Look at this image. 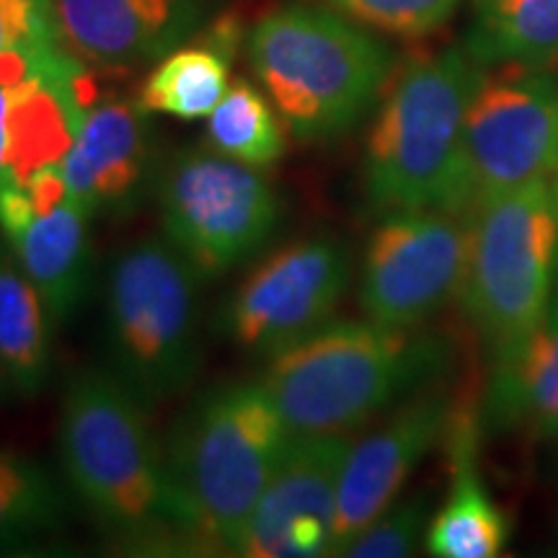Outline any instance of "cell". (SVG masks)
I'll return each instance as SVG.
<instances>
[{
	"mask_svg": "<svg viewBox=\"0 0 558 558\" xmlns=\"http://www.w3.org/2000/svg\"><path fill=\"white\" fill-rule=\"evenodd\" d=\"M60 460L70 492L114 538L158 548L192 543L148 407L111 369L70 380Z\"/></svg>",
	"mask_w": 558,
	"mask_h": 558,
	"instance_id": "obj_1",
	"label": "cell"
},
{
	"mask_svg": "<svg viewBox=\"0 0 558 558\" xmlns=\"http://www.w3.org/2000/svg\"><path fill=\"white\" fill-rule=\"evenodd\" d=\"M452 344L424 329L329 320L269 357L262 383L292 435L349 432L442 383Z\"/></svg>",
	"mask_w": 558,
	"mask_h": 558,
	"instance_id": "obj_2",
	"label": "cell"
},
{
	"mask_svg": "<svg viewBox=\"0 0 558 558\" xmlns=\"http://www.w3.org/2000/svg\"><path fill=\"white\" fill-rule=\"evenodd\" d=\"M486 75L469 47L411 60L388 86L365 143L362 184L383 215H469L465 117Z\"/></svg>",
	"mask_w": 558,
	"mask_h": 558,
	"instance_id": "obj_3",
	"label": "cell"
},
{
	"mask_svg": "<svg viewBox=\"0 0 558 558\" xmlns=\"http://www.w3.org/2000/svg\"><path fill=\"white\" fill-rule=\"evenodd\" d=\"M292 432L264 383L209 390L179 422L166 463L192 546L239 556Z\"/></svg>",
	"mask_w": 558,
	"mask_h": 558,
	"instance_id": "obj_4",
	"label": "cell"
},
{
	"mask_svg": "<svg viewBox=\"0 0 558 558\" xmlns=\"http://www.w3.org/2000/svg\"><path fill=\"white\" fill-rule=\"evenodd\" d=\"M248 62L298 143H331L357 128L390 73L388 47L326 9L288 3L259 19Z\"/></svg>",
	"mask_w": 558,
	"mask_h": 558,
	"instance_id": "obj_5",
	"label": "cell"
},
{
	"mask_svg": "<svg viewBox=\"0 0 558 558\" xmlns=\"http://www.w3.org/2000/svg\"><path fill=\"white\" fill-rule=\"evenodd\" d=\"M558 199L550 181L520 186L469 213L460 305L492 373L512 367L550 311Z\"/></svg>",
	"mask_w": 558,
	"mask_h": 558,
	"instance_id": "obj_6",
	"label": "cell"
},
{
	"mask_svg": "<svg viewBox=\"0 0 558 558\" xmlns=\"http://www.w3.org/2000/svg\"><path fill=\"white\" fill-rule=\"evenodd\" d=\"M199 275L158 235L114 256L104 288V331L111 373L145 407L190 386L199 367Z\"/></svg>",
	"mask_w": 558,
	"mask_h": 558,
	"instance_id": "obj_7",
	"label": "cell"
},
{
	"mask_svg": "<svg viewBox=\"0 0 558 558\" xmlns=\"http://www.w3.org/2000/svg\"><path fill=\"white\" fill-rule=\"evenodd\" d=\"M156 194L163 233L199 277H220L275 239L282 202L262 169L218 150L184 148L166 160Z\"/></svg>",
	"mask_w": 558,
	"mask_h": 558,
	"instance_id": "obj_8",
	"label": "cell"
},
{
	"mask_svg": "<svg viewBox=\"0 0 558 558\" xmlns=\"http://www.w3.org/2000/svg\"><path fill=\"white\" fill-rule=\"evenodd\" d=\"M558 173V78L505 65L484 75L465 117L469 213L481 202Z\"/></svg>",
	"mask_w": 558,
	"mask_h": 558,
	"instance_id": "obj_9",
	"label": "cell"
},
{
	"mask_svg": "<svg viewBox=\"0 0 558 558\" xmlns=\"http://www.w3.org/2000/svg\"><path fill=\"white\" fill-rule=\"evenodd\" d=\"M469 215L445 209L390 213L369 235L360 308L388 329H422L463 284Z\"/></svg>",
	"mask_w": 558,
	"mask_h": 558,
	"instance_id": "obj_10",
	"label": "cell"
},
{
	"mask_svg": "<svg viewBox=\"0 0 558 558\" xmlns=\"http://www.w3.org/2000/svg\"><path fill=\"white\" fill-rule=\"evenodd\" d=\"M352 277V259L331 235L292 241L267 256L228 300L226 329L241 349L275 354L326 326Z\"/></svg>",
	"mask_w": 558,
	"mask_h": 558,
	"instance_id": "obj_11",
	"label": "cell"
},
{
	"mask_svg": "<svg viewBox=\"0 0 558 558\" xmlns=\"http://www.w3.org/2000/svg\"><path fill=\"white\" fill-rule=\"evenodd\" d=\"M352 448L347 432L292 435L251 514L239 556L316 558L333 554L339 478Z\"/></svg>",
	"mask_w": 558,
	"mask_h": 558,
	"instance_id": "obj_12",
	"label": "cell"
},
{
	"mask_svg": "<svg viewBox=\"0 0 558 558\" xmlns=\"http://www.w3.org/2000/svg\"><path fill=\"white\" fill-rule=\"evenodd\" d=\"M456 399L442 383L401 401L380 427L352 442L339 478L333 554L393 505L427 452L448 437Z\"/></svg>",
	"mask_w": 558,
	"mask_h": 558,
	"instance_id": "obj_13",
	"label": "cell"
},
{
	"mask_svg": "<svg viewBox=\"0 0 558 558\" xmlns=\"http://www.w3.org/2000/svg\"><path fill=\"white\" fill-rule=\"evenodd\" d=\"M140 101H96L62 158L68 194L94 218H128L156 190V137Z\"/></svg>",
	"mask_w": 558,
	"mask_h": 558,
	"instance_id": "obj_14",
	"label": "cell"
},
{
	"mask_svg": "<svg viewBox=\"0 0 558 558\" xmlns=\"http://www.w3.org/2000/svg\"><path fill=\"white\" fill-rule=\"evenodd\" d=\"M62 45L94 68L124 70L179 50L213 0H52Z\"/></svg>",
	"mask_w": 558,
	"mask_h": 558,
	"instance_id": "obj_15",
	"label": "cell"
},
{
	"mask_svg": "<svg viewBox=\"0 0 558 558\" xmlns=\"http://www.w3.org/2000/svg\"><path fill=\"white\" fill-rule=\"evenodd\" d=\"M90 220L94 215L68 194L60 205L34 215L29 226L9 241L45 300L52 324H68L88 298L94 271Z\"/></svg>",
	"mask_w": 558,
	"mask_h": 558,
	"instance_id": "obj_16",
	"label": "cell"
},
{
	"mask_svg": "<svg viewBox=\"0 0 558 558\" xmlns=\"http://www.w3.org/2000/svg\"><path fill=\"white\" fill-rule=\"evenodd\" d=\"M452 484L445 505L429 520L427 550L437 558H497L507 548L509 520L476 469V418L456 409L448 429Z\"/></svg>",
	"mask_w": 558,
	"mask_h": 558,
	"instance_id": "obj_17",
	"label": "cell"
},
{
	"mask_svg": "<svg viewBox=\"0 0 558 558\" xmlns=\"http://www.w3.org/2000/svg\"><path fill=\"white\" fill-rule=\"evenodd\" d=\"M52 318L39 290L0 235V373L11 390L37 396L52 369Z\"/></svg>",
	"mask_w": 558,
	"mask_h": 558,
	"instance_id": "obj_18",
	"label": "cell"
},
{
	"mask_svg": "<svg viewBox=\"0 0 558 558\" xmlns=\"http://www.w3.org/2000/svg\"><path fill=\"white\" fill-rule=\"evenodd\" d=\"M484 422L492 429L527 427L541 437H558V303L520 360L492 373Z\"/></svg>",
	"mask_w": 558,
	"mask_h": 558,
	"instance_id": "obj_19",
	"label": "cell"
},
{
	"mask_svg": "<svg viewBox=\"0 0 558 558\" xmlns=\"http://www.w3.org/2000/svg\"><path fill=\"white\" fill-rule=\"evenodd\" d=\"M235 39L222 24L205 45L179 47L158 60L140 88V104L150 114H169L177 120H205L230 88V58Z\"/></svg>",
	"mask_w": 558,
	"mask_h": 558,
	"instance_id": "obj_20",
	"label": "cell"
},
{
	"mask_svg": "<svg viewBox=\"0 0 558 558\" xmlns=\"http://www.w3.org/2000/svg\"><path fill=\"white\" fill-rule=\"evenodd\" d=\"M465 47L486 68L554 65L558 0H476V24Z\"/></svg>",
	"mask_w": 558,
	"mask_h": 558,
	"instance_id": "obj_21",
	"label": "cell"
},
{
	"mask_svg": "<svg viewBox=\"0 0 558 558\" xmlns=\"http://www.w3.org/2000/svg\"><path fill=\"white\" fill-rule=\"evenodd\" d=\"M65 514V492L45 465L0 450V554L58 533Z\"/></svg>",
	"mask_w": 558,
	"mask_h": 558,
	"instance_id": "obj_22",
	"label": "cell"
},
{
	"mask_svg": "<svg viewBox=\"0 0 558 558\" xmlns=\"http://www.w3.org/2000/svg\"><path fill=\"white\" fill-rule=\"evenodd\" d=\"M207 143L222 156L262 171L284 156V132L275 104L248 81L230 83L207 117Z\"/></svg>",
	"mask_w": 558,
	"mask_h": 558,
	"instance_id": "obj_23",
	"label": "cell"
},
{
	"mask_svg": "<svg viewBox=\"0 0 558 558\" xmlns=\"http://www.w3.org/2000/svg\"><path fill=\"white\" fill-rule=\"evenodd\" d=\"M68 52L52 0H0V86L50 73Z\"/></svg>",
	"mask_w": 558,
	"mask_h": 558,
	"instance_id": "obj_24",
	"label": "cell"
},
{
	"mask_svg": "<svg viewBox=\"0 0 558 558\" xmlns=\"http://www.w3.org/2000/svg\"><path fill=\"white\" fill-rule=\"evenodd\" d=\"M429 499L424 494L390 505L369 525L341 548L339 556L352 558H401L414 554L416 543L427 535Z\"/></svg>",
	"mask_w": 558,
	"mask_h": 558,
	"instance_id": "obj_25",
	"label": "cell"
},
{
	"mask_svg": "<svg viewBox=\"0 0 558 558\" xmlns=\"http://www.w3.org/2000/svg\"><path fill=\"white\" fill-rule=\"evenodd\" d=\"M349 19L373 29L399 34V37H424L452 16L460 0H331Z\"/></svg>",
	"mask_w": 558,
	"mask_h": 558,
	"instance_id": "obj_26",
	"label": "cell"
},
{
	"mask_svg": "<svg viewBox=\"0 0 558 558\" xmlns=\"http://www.w3.org/2000/svg\"><path fill=\"white\" fill-rule=\"evenodd\" d=\"M9 117H11V88L0 86V186L9 181Z\"/></svg>",
	"mask_w": 558,
	"mask_h": 558,
	"instance_id": "obj_27",
	"label": "cell"
},
{
	"mask_svg": "<svg viewBox=\"0 0 558 558\" xmlns=\"http://www.w3.org/2000/svg\"><path fill=\"white\" fill-rule=\"evenodd\" d=\"M9 390H11V386H9V383H5V378H3V373H0V401H3V399H5V393H9Z\"/></svg>",
	"mask_w": 558,
	"mask_h": 558,
	"instance_id": "obj_28",
	"label": "cell"
},
{
	"mask_svg": "<svg viewBox=\"0 0 558 558\" xmlns=\"http://www.w3.org/2000/svg\"><path fill=\"white\" fill-rule=\"evenodd\" d=\"M554 194H556V199H558V173H556V179H554Z\"/></svg>",
	"mask_w": 558,
	"mask_h": 558,
	"instance_id": "obj_29",
	"label": "cell"
}]
</instances>
